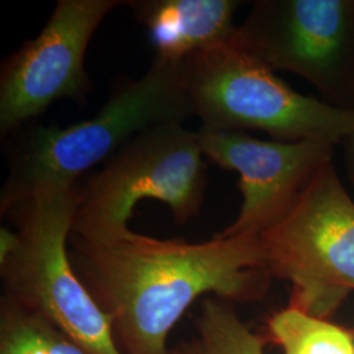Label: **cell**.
<instances>
[{"label": "cell", "instance_id": "cell-7", "mask_svg": "<svg viewBox=\"0 0 354 354\" xmlns=\"http://www.w3.org/2000/svg\"><path fill=\"white\" fill-rule=\"evenodd\" d=\"M235 37L273 71L301 76L354 112V0H259Z\"/></svg>", "mask_w": 354, "mask_h": 354}, {"label": "cell", "instance_id": "cell-6", "mask_svg": "<svg viewBox=\"0 0 354 354\" xmlns=\"http://www.w3.org/2000/svg\"><path fill=\"white\" fill-rule=\"evenodd\" d=\"M259 241L270 277L290 283L288 306L329 320L354 292V201L333 160Z\"/></svg>", "mask_w": 354, "mask_h": 354}, {"label": "cell", "instance_id": "cell-8", "mask_svg": "<svg viewBox=\"0 0 354 354\" xmlns=\"http://www.w3.org/2000/svg\"><path fill=\"white\" fill-rule=\"evenodd\" d=\"M122 0H59L35 39L0 70V131L10 136L62 99L82 102L92 84L84 59L92 36Z\"/></svg>", "mask_w": 354, "mask_h": 354}, {"label": "cell", "instance_id": "cell-10", "mask_svg": "<svg viewBox=\"0 0 354 354\" xmlns=\"http://www.w3.org/2000/svg\"><path fill=\"white\" fill-rule=\"evenodd\" d=\"M235 0H131L138 23L149 32L158 57L183 62L192 54L234 36Z\"/></svg>", "mask_w": 354, "mask_h": 354}, {"label": "cell", "instance_id": "cell-1", "mask_svg": "<svg viewBox=\"0 0 354 354\" xmlns=\"http://www.w3.org/2000/svg\"><path fill=\"white\" fill-rule=\"evenodd\" d=\"M68 254L122 354H168L169 333L198 298L254 302L272 281L259 238L216 234L188 243L130 228L102 236L71 232Z\"/></svg>", "mask_w": 354, "mask_h": 354}, {"label": "cell", "instance_id": "cell-11", "mask_svg": "<svg viewBox=\"0 0 354 354\" xmlns=\"http://www.w3.org/2000/svg\"><path fill=\"white\" fill-rule=\"evenodd\" d=\"M268 337L250 328L235 304L206 297L190 340L177 345L180 354H266Z\"/></svg>", "mask_w": 354, "mask_h": 354}, {"label": "cell", "instance_id": "cell-9", "mask_svg": "<svg viewBox=\"0 0 354 354\" xmlns=\"http://www.w3.org/2000/svg\"><path fill=\"white\" fill-rule=\"evenodd\" d=\"M198 134L205 158L239 174L241 212L219 232L222 236L259 238L290 209L335 153V146L315 140H263L245 131L203 129Z\"/></svg>", "mask_w": 354, "mask_h": 354}, {"label": "cell", "instance_id": "cell-15", "mask_svg": "<svg viewBox=\"0 0 354 354\" xmlns=\"http://www.w3.org/2000/svg\"><path fill=\"white\" fill-rule=\"evenodd\" d=\"M168 354H180V352H178V348H177V346H175V348H171Z\"/></svg>", "mask_w": 354, "mask_h": 354}, {"label": "cell", "instance_id": "cell-14", "mask_svg": "<svg viewBox=\"0 0 354 354\" xmlns=\"http://www.w3.org/2000/svg\"><path fill=\"white\" fill-rule=\"evenodd\" d=\"M342 151H344V163H345V172L348 181L354 188V133L348 136L342 140Z\"/></svg>", "mask_w": 354, "mask_h": 354}, {"label": "cell", "instance_id": "cell-2", "mask_svg": "<svg viewBox=\"0 0 354 354\" xmlns=\"http://www.w3.org/2000/svg\"><path fill=\"white\" fill-rule=\"evenodd\" d=\"M192 115L183 62L155 55L145 75L118 83L95 117L64 129L23 127L13 134L0 214L37 190L74 185L140 133L184 124Z\"/></svg>", "mask_w": 354, "mask_h": 354}, {"label": "cell", "instance_id": "cell-5", "mask_svg": "<svg viewBox=\"0 0 354 354\" xmlns=\"http://www.w3.org/2000/svg\"><path fill=\"white\" fill-rule=\"evenodd\" d=\"M198 131L184 124L152 127L127 142L102 169L77 183L71 232L102 236L127 230L140 200L165 203L176 225L201 213L207 169Z\"/></svg>", "mask_w": 354, "mask_h": 354}, {"label": "cell", "instance_id": "cell-12", "mask_svg": "<svg viewBox=\"0 0 354 354\" xmlns=\"http://www.w3.org/2000/svg\"><path fill=\"white\" fill-rule=\"evenodd\" d=\"M0 354L87 353L50 319L1 297Z\"/></svg>", "mask_w": 354, "mask_h": 354}, {"label": "cell", "instance_id": "cell-3", "mask_svg": "<svg viewBox=\"0 0 354 354\" xmlns=\"http://www.w3.org/2000/svg\"><path fill=\"white\" fill-rule=\"evenodd\" d=\"M183 80L203 130H259L276 140L335 147L354 133V112L291 88L245 50L235 33L185 58Z\"/></svg>", "mask_w": 354, "mask_h": 354}, {"label": "cell", "instance_id": "cell-4", "mask_svg": "<svg viewBox=\"0 0 354 354\" xmlns=\"http://www.w3.org/2000/svg\"><path fill=\"white\" fill-rule=\"evenodd\" d=\"M77 198V183L51 187L4 214L15 225L17 244L0 259L1 297L50 319L87 354H122L108 319L70 260L68 238Z\"/></svg>", "mask_w": 354, "mask_h": 354}, {"label": "cell", "instance_id": "cell-13", "mask_svg": "<svg viewBox=\"0 0 354 354\" xmlns=\"http://www.w3.org/2000/svg\"><path fill=\"white\" fill-rule=\"evenodd\" d=\"M268 339L283 354H354V333L288 306L268 320Z\"/></svg>", "mask_w": 354, "mask_h": 354}]
</instances>
